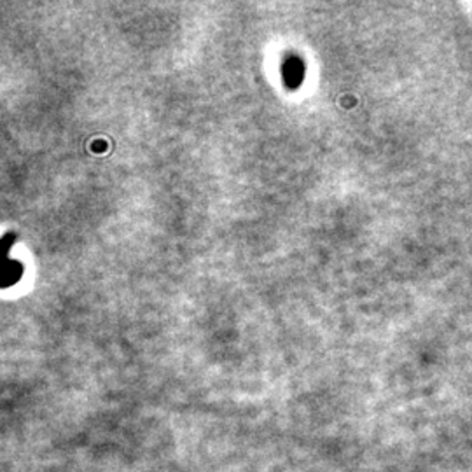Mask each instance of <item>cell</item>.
Instances as JSON below:
<instances>
[]
</instances>
